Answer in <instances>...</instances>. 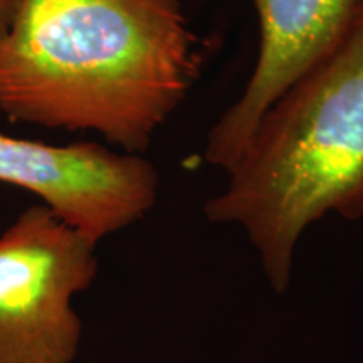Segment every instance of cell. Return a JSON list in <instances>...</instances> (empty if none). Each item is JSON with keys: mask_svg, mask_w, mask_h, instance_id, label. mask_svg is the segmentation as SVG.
<instances>
[{"mask_svg": "<svg viewBox=\"0 0 363 363\" xmlns=\"http://www.w3.org/2000/svg\"><path fill=\"white\" fill-rule=\"evenodd\" d=\"M227 174L203 216L246 233L278 294L313 222L363 219V9L338 48L271 104Z\"/></svg>", "mask_w": 363, "mask_h": 363, "instance_id": "cell-2", "label": "cell"}, {"mask_svg": "<svg viewBox=\"0 0 363 363\" xmlns=\"http://www.w3.org/2000/svg\"><path fill=\"white\" fill-rule=\"evenodd\" d=\"M201 67L182 0H21L0 43V111L143 153Z\"/></svg>", "mask_w": 363, "mask_h": 363, "instance_id": "cell-1", "label": "cell"}, {"mask_svg": "<svg viewBox=\"0 0 363 363\" xmlns=\"http://www.w3.org/2000/svg\"><path fill=\"white\" fill-rule=\"evenodd\" d=\"M259 51L242 94L207 136L203 158L229 172L272 103L330 56L345 39L363 0H251Z\"/></svg>", "mask_w": 363, "mask_h": 363, "instance_id": "cell-5", "label": "cell"}, {"mask_svg": "<svg viewBox=\"0 0 363 363\" xmlns=\"http://www.w3.org/2000/svg\"><path fill=\"white\" fill-rule=\"evenodd\" d=\"M96 242L43 203L0 234V363H74V298L98 276Z\"/></svg>", "mask_w": 363, "mask_h": 363, "instance_id": "cell-3", "label": "cell"}, {"mask_svg": "<svg viewBox=\"0 0 363 363\" xmlns=\"http://www.w3.org/2000/svg\"><path fill=\"white\" fill-rule=\"evenodd\" d=\"M21 0H0V43L6 39L16 19Z\"/></svg>", "mask_w": 363, "mask_h": 363, "instance_id": "cell-6", "label": "cell"}, {"mask_svg": "<svg viewBox=\"0 0 363 363\" xmlns=\"http://www.w3.org/2000/svg\"><path fill=\"white\" fill-rule=\"evenodd\" d=\"M0 182L38 195L96 244L143 219L158 199L152 162L94 142L48 145L0 133Z\"/></svg>", "mask_w": 363, "mask_h": 363, "instance_id": "cell-4", "label": "cell"}]
</instances>
